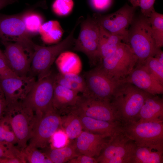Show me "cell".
<instances>
[{"label":"cell","mask_w":163,"mask_h":163,"mask_svg":"<svg viewBox=\"0 0 163 163\" xmlns=\"http://www.w3.org/2000/svg\"><path fill=\"white\" fill-rule=\"evenodd\" d=\"M44 153L53 163H65L80 155L74 144L59 148L50 149Z\"/></svg>","instance_id":"484cf974"},{"label":"cell","mask_w":163,"mask_h":163,"mask_svg":"<svg viewBox=\"0 0 163 163\" xmlns=\"http://www.w3.org/2000/svg\"><path fill=\"white\" fill-rule=\"evenodd\" d=\"M152 95L131 83L122 81L116 89L110 102L120 121L123 124L138 120L142 106Z\"/></svg>","instance_id":"6da1fadb"},{"label":"cell","mask_w":163,"mask_h":163,"mask_svg":"<svg viewBox=\"0 0 163 163\" xmlns=\"http://www.w3.org/2000/svg\"><path fill=\"white\" fill-rule=\"evenodd\" d=\"M60 128H62L61 117L53 107L37 120L27 146L44 149L53 134Z\"/></svg>","instance_id":"7c38bea8"},{"label":"cell","mask_w":163,"mask_h":163,"mask_svg":"<svg viewBox=\"0 0 163 163\" xmlns=\"http://www.w3.org/2000/svg\"><path fill=\"white\" fill-rule=\"evenodd\" d=\"M0 57L5 58V56H4V53L2 52V51L0 49Z\"/></svg>","instance_id":"ee69618b"},{"label":"cell","mask_w":163,"mask_h":163,"mask_svg":"<svg viewBox=\"0 0 163 163\" xmlns=\"http://www.w3.org/2000/svg\"><path fill=\"white\" fill-rule=\"evenodd\" d=\"M17 0H0V10L8 5L15 2Z\"/></svg>","instance_id":"b9f144b4"},{"label":"cell","mask_w":163,"mask_h":163,"mask_svg":"<svg viewBox=\"0 0 163 163\" xmlns=\"http://www.w3.org/2000/svg\"><path fill=\"white\" fill-rule=\"evenodd\" d=\"M55 82L78 93H85L86 85L84 78L74 73H59L55 75Z\"/></svg>","instance_id":"cb8c5ba5"},{"label":"cell","mask_w":163,"mask_h":163,"mask_svg":"<svg viewBox=\"0 0 163 163\" xmlns=\"http://www.w3.org/2000/svg\"><path fill=\"white\" fill-rule=\"evenodd\" d=\"M61 127L66 134L69 139H75L83 130L82 124L79 117L69 112L67 115L61 117Z\"/></svg>","instance_id":"4316f807"},{"label":"cell","mask_w":163,"mask_h":163,"mask_svg":"<svg viewBox=\"0 0 163 163\" xmlns=\"http://www.w3.org/2000/svg\"><path fill=\"white\" fill-rule=\"evenodd\" d=\"M91 7L95 10L103 11L111 6L112 0H89Z\"/></svg>","instance_id":"74e56055"},{"label":"cell","mask_w":163,"mask_h":163,"mask_svg":"<svg viewBox=\"0 0 163 163\" xmlns=\"http://www.w3.org/2000/svg\"><path fill=\"white\" fill-rule=\"evenodd\" d=\"M0 40L1 42H17L30 47L35 44L26 31L21 14H0Z\"/></svg>","instance_id":"9a60e30c"},{"label":"cell","mask_w":163,"mask_h":163,"mask_svg":"<svg viewBox=\"0 0 163 163\" xmlns=\"http://www.w3.org/2000/svg\"><path fill=\"white\" fill-rule=\"evenodd\" d=\"M5 114L17 138L16 147L22 152L27 146L37 121L35 113L23 101L8 105Z\"/></svg>","instance_id":"3957f363"},{"label":"cell","mask_w":163,"mask_h":163,"mask_svg":"<svg viewBox=\"0 0 163 163\" xmlns=\"http://www.w3.org/2000/svg\"><path fill=\"white\" fill-rule=\"evenodd\" d=\"M78 93L55 82L52 100L53 107L57 111L70 109L78 99Z\"/></svg>","instance_id":"7402d4cb"},{"label":"cell","mask_w":163,"mask_h":163,"mask_svg":"<svg viewBox=\"0 0 163 163\" xmlns=\"http://www.w3.org/2000/svg\"><path fill=\"white\" fill-rule=\"evenodd\" d=\"M110 137L83 130L75 139L74 144L79 155L97 157Z\"/></svg>","instance_id":"ac0fdd59"},{"label":"cell","mask_w":163,"mask_h":163,"mask_svg":"<svg viewBox=\"0 0 163 163\" xmlns=\"http://www.w3.org/2000/svg\"><path fill=\"white\" fill-rule=\"evenodd\" d=\"M136 8L126 4L113 13L94 18L104 29L122 37L125 42L128 35V28L133 20Z\"/></svg>","instance_id":"4fadbf2b"},{"label":"cell","mask_w":163,"mask_h":163,"mask_svg":"<svg viewBox=\"0 0 163 163\" xmlns=\"http://www.w3.org/2000/svg\"><path fill=\"white\" fill-rule=\"evenodd\" d=\"M137 120L163 122V99L157 95L148 97L139 112Z\"/></svg>","instance_id":"44dd1931"},{"label":"cell","mask_w":163,"mask_h":163,"mask_svg":"<svg viewBox=\"0 0 163 163\" xmlns=\"http://www.w3.org/2000/svg\"><path fill=\"white\" fill-rule=\"evenodd\" d=\"M132 6L141 9L142 15L149 18L155 10L154 4L155 0H128Z\"/></svg>","instance_id":"e575fe53"},{"label":"cell","mask_w":163,"mask_h":163,"mask_svg":"<svg viewBox=\"0 0 163 163\" xmlns=\"http://www.w3.org/2000/svg\"><path fill=\"white\" fill-rule=\"evenodd\" d=\"M86 90L82 95L93 99L110 102L121 82L109 77L98 66L84 76Z\"/></svg>","instance_id":"ba28073f"},{"label":"cell","mask_w":163,"mask_h":163,"mask_svg":"<svg viewBox=\"0 0 163 163\" xmlns=\"http://www.w3.org/2000/svg\"><path fill=\"white\" fill-rule=\"evenodd\" d=\"M122 81L131 83L153 95L162 94L163 85L159 83L142 65L137 64Z\"/></svg>","instance_id":"e0dca14e"},{"label":"cell","mask_w":163,"mask_h":163,"mask_svg":"<svg viewBox=\"0 0 163 163\" xmlns=\"http://www.w3.org/2000/svg\"><path fill=\"white\" fill-rule=\"evenodd\" d=\"M7 106L5 96L0 85V120L5 114Z\"/></svg>","instance_id":"ab89813d"},{"label":"cell","mask_w":163,"mask_h":163,"mask_svg":"<svg viewBox=\"0 0 163 163\" xmlns=\"http://www.w3.org/2000/svg\"><path fill=\"white\" fill-rule=\"evenodd\" d=\"M63 33V30L59 22L55 20L43 23L39 31L42 41L47 44L58 42L61 39Z\"/></svg>","instance_id":"d4e9b609"},{"label":"cell","mask_w":163,"mask_h":163,"mask_svg":"<svg viewBox=\"0 0 163 163\" xmlns=\"http://www.w3.org/2000/svg\"><path fill=\"white\" fill-rule=\"evenodd\" d=\"M149 73L163 85V65L154 57L147 59L142 64Z\"/></svg>","instance_id":"4dcf8cb0"},{"label":"cell","mask_w":163,"mask_h":163,"mask_svg":"<svg viewBox=\"0 0 163 163\" xmlns=\"http://www.w3.org/2000/svg\"><path fill=\"white\" fill-rule=\"evenodd\" d=\"M68 138L64 130L62 128L58 129L52 135L50 141L51 149L59 148L64 147L68 143Z\"/></svg>","instance_id":"d590c367"},{"label":"cell","mask_w":163,"mask_h":163,"mask_svg":"<svg viewBox=\"0 0 163 163\" xmlns=\"http://www.w3.org/2000/svg\"><path fill=\"white\" fill-rule=\"evenodd\" d=\"M162 65H163V52L160 49L154 56Z\"/></svg>","instance_id":"7bdbcfd3"},{"label":"cell","mask_w":163,"mask_h":163,"mask_svg":"<svg viewBox=\"0 0 163 163\" xmlns=\"http://www.w3.org/2000/svg\"><path fill=\"white\" fill-rule=\"evenodd\" d=\"M17 76L11 70L5 58L0 57V79Z\"/></svg>","instance_id":"8d00e7d4"},{"label":"cell","mask_w":163,"mask_h":163,"mask_svg":"<svg viewBox=\"0 0 163 163\" xmlns=\"http://www.w3.org/2000/svg\"><path fill=\"white\" fill-rule=\"evenodd\" d=\"M80 32L75 40L74 50L84 53L91 65L99 61L100 28L94 18H88L81 23Z\"/></svg>","instance_id":"30bf717a"},{"label":"cell","mask_w":163,"mask_h":163,"mask_svg":"<svg viewBox=\"0 0 163 163\" xmlns=\"http://www.w3.org/2000/svg\"><path fill=\"white\" fill-rule=\"evenodd\" d=\"M99 26L100 36L99 57L100 62L102 59L111 55L116 51L122 40H123V38L107 31L99 25Z\"/></svg>","instance_id":"603a6c76"},{"label":"cell","mask_w":163,"mask_h":163,"mask_svg":"<svg viewBox=\"0 0 163 163\" xmlns=\"http://www.w3.org/2000/svg\"><path fill=\"white\" fill-rule=\"evenodd\" d=\"M122 124L123 131L137 145L163 143V122L137 120Z\"/></svg>","instance_id":"9c48e42d"},{"label":"cell","mask_w":163,"mask_h":163,"mask_svg":"<svg viewBox=\"0 0 163 163\" xmlns=\"http://www.w3.org/2000/svg\"><path fill=\"white\" fill-rule=\"evenodd\" d=\"M55 75L50 72L44 77L38 79L23 101L34 110L37 120L53 107Z\"/></svg>","instance_id":"52a82bcc"},{"label":"cell","mask_w":163,"mask_h":163,"mask_svg":"<svg viewBox=\"0 0 163 163\" xmlns=\"http://www.w3.org/2000/svg\"><path fill=\"white\" fill-rule=\"evenodd\" d=\"M136 146L122 128L110 138L96 159L100 163H131Z\"/></svg>","instance_id":"8992f818"},{"label":"cell","mask_w":163,"mask_h":163,"mask_svg":"<svg viewBox=\"0 0 163 163\" xmlns=\"http://www.w3.org/2000/svg\"><path fill=\"white\" fill-rule=\"evenodd\" d=\"M78 116L83 130L92 133L111 137L122 129V123L120 121L110 122L84 116Z\"/></svg>","instance_id":"ffe728a7"},{"label":"cell","mask_w":163,"mask_h":163,"mask_svg":"<svg viewBox=\"0 0 163 163\" xmlns=\"http://www.w3.org/2000/svg\"><path fill=\"white\" fill-rule=\"evenodd\" d=\"M148 18L156 45L160 48L163 46V15L155 11Z\"/></svg>","instance_id":"f1b7e54d"},{"label":"cell","mask_w":163,"mask_h":163,"mask_svg":"<svg viewBox=\"0 0 163 163\" xmlns=\"http://www.w3.org/2000/svg\"><path fill=\"white\" fill-rule=\"evenodd\" d=\"M138 61L129 46L122 42L112 54L102 59L98 66L110 78L121 81L129 74Z\"/></svg>","instance_id":"277c9868"},{"label":"cell","mask_w":163,"mask_h":163,"mask_svg":"<svg viewBox=\"0 0 163 163\" xmlns=\"http://www.w3.org/2000/svg\"><path fill=\"white\" fill-rule=\"evenodd\" d=\"M36 81L34 76H15L0 79L7 105L24 101Z\"/></svg>","instance_id":"2e32d148"},{"label":"cell","mask_w":163,"mask_h":163,"mask_svg":"<svg viewBox=\"0 0 163 163\" xmlns=\"http://www.w3.org/2000/svg\"><path fill=\"white\" fill-rule=\"evenodd\" d=\"M27 162L30 163H45L47 157L44 153L37 149L27 146L22 152Z\"/></svg>","instance_id":"1f68e13d"},{"label":"cell","mask_w":163,"mask_h":163,"mask_svg":"<svg viewBox=\"0 0 163 163\" xmlns=\"http://www.w3.org/2000/svg\"><path fill=\"white\" fill-rule=\"evenodd\" d=\"M21 160L16 158H0V163H23Z\"/></svg>","instance_id":"60d3db41"},{"label":"cell","mask_w":163,"mask_h":163,"mask_svg":"<svg viewBox=\"0 0 163 163\" xmlns=\"http://www.w3.org/2000/svg\"><path fill=\"white\" fill-rule=\"evenodd\" d=\"M0 142L11 147H16L15 145L17 146V144L16 137L5 114L0 120Z\"/></svg>","instance_id":"f546056e"},{"label":"cell","mask_w":163,"mask_h":163,"mask_svg":"<svg viewBox=\"0 0 163 163\" xmlns=\"http://www.w3.org/2000/svg\"><path fill=\"white\" fill-rule=\"evenodd\" d=\"M128 30L125 43L128 45L138 59L137 64L142 65L150 57H154L160 48L153 38L148 18L142 15L134 18Z\"/></svg>","instance_id":"7a4b0ae2"},{"label":"cell","mask_w":163,"mask_h":163,"mask_svg":"<svg viewBox=\"0 0 163 163\" xmlns=\"http://www.w3.org/2000/svg\"><path fill=\"white\" fill-rule=\"evenodd\" d=\"M69 110L78 116L110 122H120L110 102L93 99L83 95L79 96L76 104Z\"/></svg>","instance_id":"8fae6325"},{"label":"cell","mask_w":163,"mask_h":163,"mask_svg":"<svg viewBox=\"0 0 163 163\" xmlns=\"http://www.w3.org/2000/svg\"><path fill=\"white\" fill-rule=\"evenodd\" d=\"M76 25L65 39L56 45L43 46L35 44L30 71L31 76H37L39 79L50 73V68L57 56L74 44L73 34Z\"/></svg>","instance_id":"5b68a950"},{"label":"cell","mask_w":163,"mask_h":163,"mask_svg":"<svg viewBox=\"0 0 163 163\" xmlns=\"http://www.w3.org/2000/svg\"><path fill=\"white\" fill-rule=\"evenodd\" d=\"M74 6L72 0H55L52 5L53 12L59 16L67 15L72 11Z\"/></svg>","instance_id":"d6a6232c"},{"label":"cell","mask_w":163,"mask_h":163,"mask_svg":"<svg viewBox=\"0 0 163 163\" xmlns=\"http://www.w3.org/2000/svg\"><path fill=\"white\" fill-rule=\"evenodd\" d=\"M0 158H16L27 163L22 152L16 147H11L0 142Z\"/></svg>","instance_id":"836d02e7"},{"label":"cell","mask_w":163,"mask_h":163,"mask_svg":"<svg viewBox=\"0 0 163 163\" xmlns=\"http://www.w3.org/2000/svg\"><path fill=\"white\" fill-rule=\"evenodd\" d=\"M163 163V143L136 146L131 163Z\"/></svg>","instance_id":"d6986e66"},{"label":"cell","mask_w":163,"mask_h":163,"mask_svg":"<svg viewBox=\"0 0 163 163\" xmlns=\"http://www.w3.org/2000/svg\"><path fill=\"white\" fill-rule=\"evenodd\" d=\"M70 163H97L96 158L83 155H80L69 161Z\"/></svg>","instance_id":"f35d334b"},{"label":"cell","mask_w":163,"mask_h":163,"mask_svg":"<svg viewBox=\"0 0 163 163\" xmlns=\"http://www.w3.org/2000/svg\"><path fill=\"white\" fill-rule=\"evenodd\" d=\"M26 31L30 37L39 33L40 27L43 24L42 16L35 11H28L21 14Z\"/></svg>","instance_id":"83f0119b"},{"label":"cell","mask_w":163,"mask_h":163,"mask_svg":"<svg viewBox=\"0 0 163 163\" xmlns=\"http://www.w3.org/2000/svg\"><path fill=\"white\" fill-rule=\"evenodd\" d=\"M2 42L5 47L4 54L5 59L11 70L18 76L27 75L30 71L34 47L17 42Z\"/></svg>","instance_id":"5bb4252c"}]
</instances>
